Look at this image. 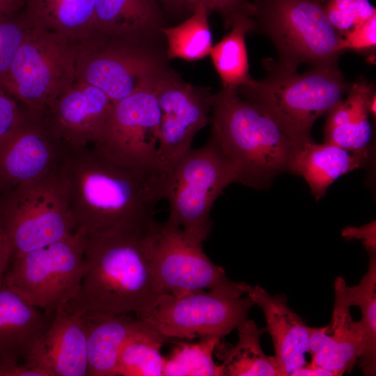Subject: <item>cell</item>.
Masks as SVG:
<instances>
[{
    "instance_id": "1",
    "label": "cell",
    "mask_w": 376,
    "mask_h": 376,
    "mask_svg": "<svg viewBox=\"0 0 376 376\" xmlns=\"http://www.w3.org/2000/svg\"><path fill=\"white\" fill-rule=\"evenodd\" d=\"M60 171L74 230L84 236L143 233L164 199L165 173L121 166L91 146L65 147Z\"/></svg>"
},
{
    "instance_id": "2",
    "label": "cell",
    "mask_w": 376,
    "mask_h": 376,
    "mask_svg": "<svg viewBox=\"0 0 376 376\" xmlns=\"http://www.w3.org/2000/svg\"><path fill=\"white\" fill-rule=\"evenodd\" d=\"M143 233L84 236L87 269L64 308L84 316L136 315L152 308L162 295L151 274Z\"/></svg>"
},
{
    "instance_id": "3",
    "label": "cell",
    "mask_w": 376,
    "mask_h": 376,
    "mask_svg": "<svg viewBox=\"0 0 376 376\" xmlns=\"http://www.w3.org/2000/svg\"><path fill=\"white\" fill-rule=\"evenodd\" d=\"M211 111L210 138L237 170L239 183L261 189L288 171L295 144L260 107L221 88Z\"/></svg>"
},
{
    "instance_id": "4",
    "label": "cell",
    "mask_w": 376,
    "mask_h": 376,
    "mask_svg": "<svg viewBox=\"0 0 376 376\" xmlns=\"http://www.w3.org/2000/svg\"><path fill=\"white\" fill-rule=\"evenodd\" d=\"M267 69L266 77L235 91L266 112L295 146L312 139L314 123L342 100L351 85L338 64L312 66L303 73Z\"/></svg>"
},
{
    "instance_id": "5",
    "label": "cell",
    "mask_w": 376,
    "mask_h": 376,
    "mask_svg": "<svg viewBox=\"0 0 376 376\" xmlns=\"http://www.w3.org/2000/svg\"><path fill=\"white\" fill-rule=\"evenodd\" d=\"M251 17L253 32L269 38L276 50L277 59L266 60V68L295 72L301 64H338L342 37L314 0H256Z\"/></svg>"
},
{
    "instance_id": "6",
    "label": "cell",
    "mask_w": 376,
    "mask_h": 376,
    "mask_svg": "<svg viewBox=\"0 0 376 376\" xmlns=\"http://www.w3.org/2000/svg\"><path fill=\"white\" fill-rule=\"evenodd\" d=\"M0 227L10 243L13 259L75 233L60 166L0 193Z\"/></svg>"
},
{
    "instance_id": "7",
    "label": "cell",
    "mask_w": 376,
    "mask_h": 376,
    "mask_svg": "<svg viewBox=\"0 0 376 376\" xmlns=\"http://www.w3.org/2000/svg\"><path fill=\"white\" fill-rule=\"evenodd\" d=\"M233 182H239L237 170L210 137L202 147L191 148L166 175L167 220L179 226L189 238L203 244L212 227L213 204Z\"/></svg>"
},
{
    "instance_id": "8",
    "label": "cell",
    "mask_w": 376,
    "mask_h": 376,
    "mask_svg": "<svg viewBox=\"0 0 376 376\" xmlns=\"http://www.w3.org/2000/svg\"><path fill=\"white\" fill-rule=\"evenodd\" d=\"M248 284L230 280L209 289L160 296L150 310L135 315L167 338L222 337L237 329L255 305Z\"/></svg>"
},
{
    "instance_id": "9",
    "label": "cell",
    "mask_w": 376,
    "mask_h": 376,
    "mask_svg": "<svg viewBox=\"0 0 376 376\" xmlns=\"http://www.w3.org/2000/svg\"><path fill=\"white\" fill-rule=\"evenodd\" d=\"M78 47L28 19L4 89L29 110L43 111L76 81Z\"/></svg>"
},
{
    "instance_id": "10",
    "label": "cell",
    "mask_w": 376,
    "mask_h": 376,
    "mask_svg": "<svg viewBox=\"0 0 376 376\" xmlns=\"http://www.w3.org/2000/svg\"><path fill=\"white\" fill-rule=\"evenodd\" d=\"M84 236L77 232L13 259L2 283L51 320L75 297L87 269Z\"/></svg>"
},
{
    "instance_id": "11",
    "label": "cell",
    "mask_w": 376,
    "mask_h": 376,
    "mask_svg": "<svg viewBox=\"0 0 376 376\" xmlns=\"http://www.w3.org/2000/svg\"><path fill=\"white\" fill-rule=\"evenodd\" d=\"M171 71L142 42L97 33L79 42L76 80L100 88L113 103L155 88Z\"/></svg>"
},
{
    "instance_id": "12",
    "label": "cell",
    "mask_w": 376,
    "mask_h": 376,
    "mask_svg": "<svg viewBox=\"0 0 376 376\" xmlns=\"http://www.w3.org/2000/svg\"><path fill=\"white\" fill-rule=\"evenodd\" d=\"M155 88L140 90L114 102L91 146L121 166L141 172L162 171L157 159L161 110Z\"/></svg>"
},
{
    "instance_id": "13",
    "label": "cell",
    "mask_w": 376,
    "mask_h": 376,
    "mask_svg": "<svg viewBox=\"0 0 376 376\" xmlns=\"http://www.w3.org/2000/svg\"><path fill=\"white\" fill-rule=\"evenodd\" d=\"M155 286L174 296L210 289L229 281L224 269L204 253L202 244L189 238L168 220L154 221L143 233Z\"/></svg>"
},
{
    "instance_id": "14",
    "label": "cell",
    "mask_w": 376,
    "mask_h": 376,
    "mask_svg": "<svg viewBox=\"0 0 376 376\" xmlns=\"http://www.w3.org/2000/svg\"><path fill=\"white\" fill-rule=\"evenodd\" d=\"M161 110L157 163L166 175L191 149L196 133L205 127L213 94L182 81L171 71L155 88Z\"/></svg>"
},
{
    "instance_id": "15",
    "label": "cell",
    "mask_w": 376,
    "mask_h": 376,
    "mask_svg": "<svg viewBox=\"0 0 376 376\" xmlns=\"http://www.w3.org/2000/svg\"><path fill=\"white\" fill-rule=\"evenodd\" d=\"M65 150V146L47 128L39 113L29 110L0 146V193L56 171Z\"/></svg>"
},
{
    "instance_id": "16",
    "label": "cell",
    "mask_w": 376,
    "mask_h": 376,
    "mask_svg": "<svg viewBox=\"0 0 376 376\" xmlns=\"http://www.w3.org/2000/svg\"><path fill=\"white\" fill-rule=\"evenodd\" d=\"M113 104L100 88L76 80L39 114L65 147H84L99 138Z\"/></svg>"
},
{
    "instance_id": "17",
    "label": "cell",
    "mask_w": 376,
    "mask_h": 376,
    "mask_svg": "<svg viewBox=\"0 0 376 376\" xmlns=\"http://www.w3.org/2000/svg\"><path fill=\"white\" fill-rule=\"evenodd\" d=\"M347 288L345 279L336 277L331 320L325 327L312 328L309 338L308 353L311 361L334 376L350 373L366 345L362 324L351 315Z\"/></svg>"
},
{
    "instance_id": "18",
    "label": "cell",
    "mask_w": 376,
    "mask_h": 376,
    "mask_svg": "<svg viewBox=\"0 0 376 376\" xmlns=\"http://www.w3.org/2000/svg\"><path fill=\"white\" fill-rule=\"evenodd\" d=\"M48 376L88 375L86 334L81 316L63 308L24 363Z\"/></svg>"
},
{
    "instance_id": "19",
    "label": "cell",
    "mask_w": 376,
    "mask_h": 376,
    "mask_svg": "<svg viewBox=\"0 0 376 376\" xmlns=\"http://www.w3.org/2000/svg\"><path fill=\"white\" fill-rule=\"evenodd\" d=\"M246 295L263 311L283 376H291L306 363L312 327L288 306L284 295H272L259 285H249Z\"/></svg>"
},
{
    "instance_id": "20",
    "label": "cell",
    "mask_w": 376,
    "mask_h": 376,
    "mask_svg": "<svg viewBox=\"0 0 376 376\" xmlns=\"http://www.w3.org/2000/svg\"><path fill=\"white\" fill-rule=\"evenodd\" d=\"M51 320L2 281L0 283V361L24 363Z\"/></svg>"
},
{
    "instance_id": "21",
    "label": "cell",
    "mask_w": 376,
    "mask_h": 376,
    "mask_svg": "<svg viewBox=\"0 0 376 376\" xmlns=\"http://www.w3.org/2000/svg\"><path fill=\"white\" fill-rule=\"evenodd\" d=\"M370 157V150L354 152L309 139L295 146L288 171L301 176L318 201L336 179L366 165Z\"/></svg>"
},
{
    "instance_id": "22",
    "label": "cell",
    "mask_w": 376,
    "mask_h": 376,
    "mask_svg": "<svg viewBox=\"0 0 376 376\" xmlns=\"http://www.w3.org/2000/svg\"><path fill=\"white\" fill-rule=\"evenodd\" d=\"M80 316L86 334L90 376H118V354L125 340L152 328L130 314Z\"/></svg>"
},
{
    "instance_id": "23",
    "label": "cell",
    "mask_w": 376,
    "mask_h": 376,
    "mask_svg": "<svg viewBox=\"0 0 376 376\" xmlns=\"http://www.w3.org/2000/svg\"><path fill=\"white\" fill-rule=\"evenodd\" d=\"M374 91L373 84L363 79L351 84L346 98L327 114L324 142L354 152L370 150L368 102Z\"/></svg>"
},
{
    "instance_id": "24",
    "label": "cell",
    "mask_w": 376,
    "mask_h": 376,
    "mask_svg": "<svg viewBox=\"0 0 376 376\" xmlns=\"http://www.w3.org/2000/svg\"><path fill=\"white\" fill-rule=\"evenodd\" d=\"M95 33L142 43L163 27L156 0H95Z\"/></svg>"
},
{
    "instance_id": "25",
    "label": "cell",
    "mask_w": 376,
    "mask_h": 376,
    "mask_svg": "<svg viewBox=\"0 0 376 376\" xmlns=\"http://www.w3.org/2000/svg\"><path fill=\"white\" fill-rule=\"evenodd\" d=\"M33 24L80 42L95 33V0H24Z\"/></svg>"
},
{
    "instance_id": "26",
    "label": "cell",
    "mask_w": 376,
    "mask_h": 376,
    "mask_svg": "<svg viewBox=\"0 0 376 376\" xmlns=\"http://www.w3.org/2000/svg\"><path fill=\"white\" fill-rule=\"evenodd\" d=\"M238 330V341L234 346L217 343L214 351L222 361L224 376H283L275 356L266 355L260 346V330L256 324L246 319Z\"/></svg>"
},
{
    "instance_id": "27",
    "label": "cell",
    "mask_w": 376,
    "mask_h": 376,
    "mask_svg": "<svg viewBox=\"0 0 376 376\" xmlns=\"http://www.w3.org/2000/svg\"><path fill=\"white\" fill-rule=\"evenodd\" d=\"M254 24L249 14H239L234 19L230 31L212 47L210 53L223 88L235 90L250 83L253 79L249 67L245 38L253 32Z\"/></svg>"
},
{
    "instance_id": "28",
    "label": "cell",
    "mask_w": 376,
    "mask_h": 376,
    "mask_svg": "<svg viewBox=\"0 0 376 376\" xmlns=\"http://www.w3.org/2000/svg\"><path fill=\"white\" fill-rule=\"evenodd\" d=\"M208 13V10L200 4L182 23L160 29L167 40L169 58L194 61L210 55L213 42Z\"/></svg>"
},
{
    "instance_id": "29",
    "label": "cell",
    "mask_w": 376,
    "mask_h": 376,
    "mask_svg": "<svg viewBox=\"0 0 376 376\" xmlns=\"http://www.w3.org/2000/svg\"><path fill=\"white\" fill-rule=\"evenodd\" d=\"M167 340L154 328L130 336L119 352L118 375L162 376L166 357L161 348Z\"/></svg>"
},
{
    "instance_id": "30",
    "label": "cell",
    "mask_w": 376,
    "mask_h": 376,
    "mask_svg": "<svg viewBox=\"0 0 376 376\" xmlns=\"http://www.w3.org/2000/svg\"><path fill=\"white\" fill-rule=\"evenodd\" d=\"M369 253L367 272L357 285L348 286L347 293L350 306H359L360 322L366 334L364 350L359 359L363 373L375 375L376 371V252Z\"/></svg>"
},
{
    "instance_id": "31",
    "label": "cell",
    "mask_w": 376,
    "mask_h": 376,
    "mask_svg": "<svg viewBox=\"0 0 376 376\" xmlns=\"http://www.w3.org/2000/svg\"><path fill=\"white\" fill-rule=\"evenodd\" d=\"M221 337L205 336L196 343H178L166 358L164 376H224L212 354Z\"/></svg>"
},
{
    "instance_id": "32",
    "label": "cell",
    "mask_w": 376,
    "mask_h": 376,
    "mask_svg": "<svg viewBox=\"0 0 376 376\" xmlns=\"http://www.w3.org/2000/svg\"><path fill=\"white\" fill-rule=\"evenodd\" d=\"M322 8L328 21L341 37L376 13L368 0H327Z\"/></svg>"
},
{
    "instance_id": "33",
    "label": "cell",
    "mask_w": 376,
    "mask_h": 376,
    "mask_svg": "<svg viewBox=\"0 0 376 376\" xmlns=\"http://www.w3.org/2000/svg\"><path fill=\"white\" fill-rule=\"evenodd\" d=\"M28 19L22 9L0 16V87L4 85L16 52L21 44Z\"/></svg>"
},
{
    "instance_id": "34",
    "label": "cell",
    "mask_w": 376,
    "mask_h": 376,
    "mask_svg": "<svg viewBox=\"0 0 376 376\" xmlns=\"http://www.w3.org/2000/svg\"><path fill=\"white\" fill-rule=\"evenodd\" d=\"M376 45V13L346 31L338 45L342 54L346 50L368 51Z\"/></svg>"
},
{
    "instance_id": "35",
    "label": "cell",
    "mask_w": 376,
    "mask_h": 376,
    "mask_svg": "<svg viewBox=\"0 0 376 376\" xmlns=\"http://www.w3.org/2000/svg\"><path fill=\"white\" fill-rule=\"evenodd\" d=\"M28 111V109L0 87V146L18 127Z\"/></svg>"
},
{
    "instance_id": "36",
    "label": "cell",
    "mask_w": 376,
    "mask_h": 376,
    "mask_svg": "<svg viewBox=\"0 0 376 376\" xmlns=\"http://www.w3.org/2000/svg\"><path fill=\"white\" fill-rule=\"evenodd\" d=\"M208 11H216L223 18L226 28H230L235 18L241 13L251 15L252 3L247 0H201Z\"/></svg>"
},
{
    "instance_id": "37",
    "label": "cell",
    "mask_w": 376,
    "mask_h": 376,
    "mask_svg": "<svg viewBox=\"0 0 376 376\" xmlns=\"http://www.w3.org/2000/svg\"><path fill=\"white\" fill-rule=\"evenodd\" d=\"M345 239H361L368 253L376 252V223L373 221L361 227L347 226L342 231Z\"/></svg>"
},
{
    "instance_id": "38",
    "label": "cell",
    "mask_w": 376,
    "mask_h": 376,
    "mask_svg": "<svg viewBox=\"0 0 376 376\" xmlns=\"http://www.w3.org/2000/svg\"><path fill=\"white\" fill-rule=\"evenodd\" d=\"M0 376H48L40 370L30 368L24 363L0 361Z\"/></svg>"
},
{
    "instance_id": "39",
    "label": "cell",
    "mask_w": 376,
    "mask_h": 376,
    "mask_svg": "<svg viewBox=\"0 0 376 376\" xmlns=\"http://www.w3.org/2000/svg\"><path fill=\"white\" fill-rule=\"evenodd\" d=\"M13 259L10 243L3 229L0 227V283L7 271L8 263Z\"/></svg>"
},
{
    "instance_id": "40",
    "label": "cell",
    "mask_w": 376,
    "mask_h": 376,
    "mask_svg": "<svg viewBox=\"0 0 376 376\" xmlns=\"http://www.w3.org/2000/svg\"><path fill=\"white\" fill-rule=\"evenodd\" d=\"M334 376V374L315 364L312 361L309 363H306L303 366L296 370L291 376Z\"/></svg>"
},
{
    "instance_id": "41",
    "label": "cell",
    "mask_w": 376,
    "mask_h": 376,
    "mask_svg": "<svg viewBox=\"0 0 376 376\" xmlns=\"http://www.w3.org/2000/svg\"><path fill=\"white\" fill-rule=\"evenodd\" d=\"M171 8L177 10H187L191 13L200 4L201 0H162Z\"/></svg>"
},
{
    "instance_id": "42",
    "label": "cell",
    "mask_w": 376,
    "mask_h": 376,
    "mask_svg": "<svg viewBox=\"0 0 376 376\" xmlns=\"http://www.w3.org/2000/svg\"><path fill=\"white\" fill-rule=\"evenodd\" d=\"M24 0H0V16L10 15L20 11Z\"/></svg>"
},
{
    "instance_id": "43",
    "label": "cell",
    "mask_w": 376,
    "mask_h": 376,
    "mask_svg": "<svg viewBox=\"0 0 376 376\" xmlns=\"http://www.w3.org/2000/svg\"><path fill=\"white\" fill-rule=\"evenodd\" d=\"M375 104H376V93H375V91H374L369 99L368 111H369V113H370L375 118L376 116Z\"/></svg>"
}]
</instances>
